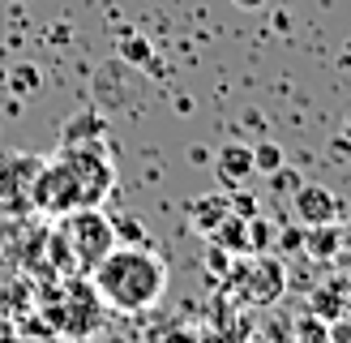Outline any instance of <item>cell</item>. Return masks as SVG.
<instances>
[{
	"label": "cell",
	"mask_w": 351,
	"mask_h": 343,
	"mask_svg": "<svg viewBox=\"0 0 351 343\" xmlns=\"http://www.w3.org/2000/svg\"><path fill=\"white\" fill-rule=\"evenodd\" d=\"M99 300L116 314H146L167 292V262L146 245H116L90 270Z\"/></svg>",
	"instance_id": "6da1fadb"
},
{
	"label": "cell",
	"mask_w": 351,
	"mask_h": 343,
	"mask_svg": "<svg viewBox=\"0 0 351 343\" xmlns=\"http://www.w3.org/2000/svg\"><path fill=\"white\" fill-rule=\"evenodd\" d=\"M60 236L69 253H73V266L77 274H90L103 257L116 249V232H112V219L99 211V206H77V211L60 215Z\"/></svg>",
	"instance_id": "7a4b0ae2"
},
{
	"label": "cell",
	"mask_w": 351,
	"mask_h": 343,
	"mask_svg": "<svg viewBox=\"0 0 351 343\" xmlns=\"http://www.w3.org/2000/svg\"><path fill=\"white\" fill-rule=\"evenodd\" d=\"M60 159L69 163V172H73V180L82 189V206H103V198L116 189V163L108 154V137L60 146Z\"/></svg>",
	"instance_id": "3957f363"
},
{
	"label": "cell",
	"mask_w": 351,
	"mask_h": 343,
	"mask_svg": "<svg viewBox=\"0 0 351 343\" xmlns=\"http://www.w3.org/2000/svg\"><path fill=\"white\" fill-rule=\"evenodd\" d=\"M47 322L51 331H60L69 339H90L99 335L103 326V300L90 279H69L64 287V300L60 305H47Z\"/></svg>",
	"instance_id": "277c9868"
},
{
	"label": "cell",
	"mask_w": 351,
	"mask_h": 343,
	"mask_svg": "<svg viewBox=\"0 0 351 343\" xmlns=\"http://www.w3.org/2000/svg\"><path fill=\"white\" fill-rule=\"evenodd\" d=\"M223 279H232V287L249 305H274L287 292V266L270 253H244V262L232 257V270Z\"/></svg>",
	"instance_id": "5b68a950"
},
{
	"label": "cell",
	"mask_w": 351,
	"mask_h": 343,
	"mask_svg": "<svg viewBox=\"0 0 351 343\" xmlns=\"http://www.w3.org/2000/svg\"><path fill=\"white\" fill-rule=\"evenodd\" d=\"M43 159L39 154H5L0 159V211L26 215L34 211V180H39Z\"/></svg>",
	"instance_id": "8992f818"
},
{
	"label": "cell",
	"mask_w": 351,
	"mask_h": 343,
	"mask_svg": "<svg viewBox=\"0 0 351 343\" xmlns=\"http://www.w3.org/2000/svg\"><path fill=\"white\" fill-rule=\"evenodd\" d=\"M82 206V189L73 180V172H69V163L60 159H43L39 167V180H34V211H43V215H69V211H77Z\"/></svg>",
	"instance_id": "52a82bcc"
},
{
	"label": "cell",
	"mask_w": 351,
	"mask_h": 343,
	"mask_svg": "<svg viewBox=\"0 0 351 343\" xmlns=\"http://www.w3.org/2000/svg\"><path fill=\"white\" fill-rule=\"evenodd\" d=\"M291 215L300 228H317V223H343V202L339 193H330L326 185L300 180V189L291 193Z\"/></svg>",
	"instance_id": "ba28073f"
},
{
	"label": "cell",
	"mask_w": 351,
	"mask_h": 343,
	"mask_svg": "<svg viewBox=\"0 0 351 343\" xmlns=\"http://www.w3.org/2000/svg\"><path fill=\"white\" fill-rule=\"evenodd\" d=\"M215 176L223 189H240L244 180L253 176V150L249 142H223L215 150Z\"/></svg>",
	"instance_id": "9c48e42d"
},
{
	"label": "cell",
	"mask_w": 351,
	"mask_h": 343,
	"mask_svg": "<svg viewBox=\"0 0 351 343\" xmlns=\"http://www.w3.org/2000/svg\"><path fill=\"white\" fill-rule=\"evenodd\" d=\"M347 309H351V300H347V279H326V283H317V287L308 292V314L322 318L326 326L330 322H343Z\"/></svg>",
	"instance_id": "30bf717a"
},
{
	"label": "cell",
	"mask_w": 351,
	"mask_h": 343,
	"mask_svg": "<svg viewBox=\"0 0 351 343\" xmlns=\"http://www.w3.org/2000/svg\"><path fill=\"white\" fill-rule=\"evenodd\" d=\"M343 245V223H317V228H304V249L313 262H335Z\"/></svg>",
	"instance_id": "8fae6325"
},
{
	"label": "cell",
	"mask_w": 351,
	"mask_h": 343,
	"mask_svg": "<svg viewBox=\"0 0 351 343\" xmlns=\"http://www.w3.org/2000/svg\"><path fill=\"white\" fill-rule=\"evenodd\" d=\"M227 215H232L227 211V193H206L197 202H189V223H193V232H202V236H210Z\"/></svg>",
	"instance_id": "7c38bea8"
},
{
	"label": "cell",
	"mask_w": 351,
	"mask_h": 343,
	"mask_svg": "<svg viewBox=\"0 0 351 343\" xmlns=\"http://www.w3.org/2000/svg\"><path fill=\"white\" fill-rule=\"evenodd\" d=\"M99 137H108V120H103L95 108L77 112L73 120H64V129H60V142L64 146H73V142H99Z\"/></svg>",
	"instance_id": "4fadbf2b"
},
{
	"label": "cell",
	"mask_w": 351,
	"mask_h": 343,
	"mask_svg": "<svg viewBox=\"0 0 351 343\" xmlns=\"http://www.w3.org/2000/svg\"><path fill=\"white\" fill-rule=\"evenodd\" d=\"M206 240H210V245H219L223 253H232V257H244V253H249V228H244V219H236V215H227Z\"/></svg>",
	"instance_id": "5bb4252c"
},
{
	"label": "cell",
	"mask_w": 351,
	"mask_h": 343,
	"mask_svg": "<svg viewBox=\"0 0 351 343\" xmlns=\"http://www.w3.org/2000/svg\"><path fill=\"white\" fill-rule=\"evenodd\" d=\"M116 51H120V60H125V64H137V69H146L154 60L150 39H146V34H137L133 26H125V30L116 34Z\"/></svg>",
	"instance_id": "9a60e30c"
},
{
	"label": "cell",
	"mask_w": 351,
	"mask_h": 343,
	"mask_svg": "<svg viewBox=\"0 0 351 343\" xmlns=\"http://www.w3.org/2000/svg\"><path fill=\"white\" fill-rule=\"evenodd\" d=\"M249 150H253V172H257V176H274V172L287 163L283 159V146H278L274 137H261V142H253Z\"/></svg>",
	"instance_id": "2e32d148"
},
{
	"label": "cell",
	"mask_w": 351,
	"mask_h": 343,
	"mask_svg": "<svg viewBox=\"0 0 351 343\" xmlns=\"http://www.w3.org/2000/svg\"><path fill=\"white\" fill-rule=\"evenodd\" d=\"M244 228H249V253H270V249H274V236H278V228H274L270 219L253 215L249 223H244Z\"/></svg>",
	"instance_id": "e0dca14e"
},
{
	"label": "cell",
	"mask_w": 351,
	"mask_h": 343,
	"mask_svg": "<svg viewBox=\"0 0 351 343\" xmlns=\"http://www.w3.org/2000/svg\"><path fill=\"white\" fill-rule=\"evenodd\" d=\"M39 86H43V73H39L34 64H17L13 73H9V91H13V95H22V99L34 95Z\"/></svg>",
	"instance_id": "ac0fdd59"
},
{
	"label": "cell",
	"mask_w": 351,
	"mask_h": 343,
	"mask_svg": "<svg viewBox=\"0 0 351 343\" xmlns=\"http://www.w3.org/2000/svg\"><path fill=\"white\" fill-rule=\"evenodd\" d=\"M295 343H330V326L308 314V318L295 322Z\"/></svg>",
	"instance_id": "d6986e66"
},
{
	"label": "cell",
	"mask_w": 351,
	"mask_h": 343,
	"mask_svg": "<svg viewBox=\"0 0 351 343\" xmlns=\"http://www.w3.org/2000/svg\"><path fill=\"white\" fill-rule=\"evenodd\" d=\"M227 211H232L236 219L249 223V219L257 215V198L249 193V189H227Z\"/></svg>",
	"instance_id": "ffe728a7"
},
{
	"label": "cell",
	"mask_w": 351,
	"mask_h": 343,
	"mask_svg": "<svg viewBox=\"0 0 351 343\" xmlns=\"http://www.w3.org/2000/svg\"><path fill=\"white\" fill-rule=\"evenodd\" d=\"M112 232H116V245H146V228L137 219H112Z\"/></svg>",
	"instance_id": "44dd1931"
},
{
	"label": "cell",
	"mask_w": 351,
	"mask_h": 343,
	"mask_svg": "<svg viewBox=\"0 0 351 343\" xmlns=\"http://www.w3.org/2000/svg\"><path fill=\"white\" fill-rule=\"evenodd\" d=\"M274 249H283V253H300L304 249V228H283L274 236Z\"/></svg>",
	"instance_id": "7402d4cb"
},
{
	"label": "cell",
	"mask_w": 351,
	"mask_h": 343,
	"mask_svg": "<svg viewBox=\"0 0 351 343\" xmlns=\"http://www.w3.org/2000/svg\"><path fill=\"white\" fill-rule=\"evenodd\" d=\"M206 266H210V274H219V279H223V274L232 270V253H223L219 245H210L206 249Z\"/></svg>",
	"instance_id": "603a6c76"
},
{
	"label": "cell",
	"mask_w": 351,
	"mask_h": 343,
	"mask_svg": "<svg viewBox=\"0 0 351 343\" xmlns=\"http://www.w3.org/2000/svg\"><path fill=\"white\" fill-rule=\"evenodd\" d=\"M270 185L278 189V193H287V198H291L295 189H300V176H291V172H287V163H283V167H278L274 176H270Z\"/></svg>",
	"instance_id": "cb8c5ba5"
},
{
	"label": "cell",
	"mask_w": 351,
	"mask_h": 343,
	"mask_svg": "<svg viewBox=\"0 0 351 343\" xmlns=\"http://www.w3.org/2000/svg\"><path fill=\"white\" fill-rule=\"evenodd\" d=\"M339 262L351 270V223H343V245H339Z\"/></svg>",
	"instance_id": "d4e9b609"
},
{
	"label": "cell",
	"mask_w": 351,
	"mask_h": 343,
	"mask_svg": "<svg viewBox=\"0 0 351 343\" xmlns=\"http://www.w3.org/2000/svg\"><path fill=\"white\" fill-rule=\"evenodd\" d=\"M232 5H236V9H261L266 0H232Z\"/></svg>",
	"instance_id": "484cf974"
},
{
	"label": "cell",
	"mask_w": 351,
	"mask_h": 343,
	"mask_svg": "<svg viewBox=\"0 0 351 343\" xmlns=\"http://www.w3.org/2000/svg\"><path fill=\"white\" fill-rule=\"evenodd\" d=\"M347 300H351V279H347Z\"/></svg>",
	"instance_id": "4316f807"
},
{
	"label": "cell",
	"mask_w": 351,
	"mask_h": 343,
	"mask_svg": "<svg viewBox=\"0 0 351 343\" xmlns=\"http://www.w3.org/2000/svg\"><path fill=\"white\" fill-rule=\"evenodd\" d=\"M0 274H5V257H0Z\"/></svg>",
	"instance_id": "83f0119b"
},
{
	"label": "cell",
	"mask_w": 351,
	"mask_h": 343,
	"mask_svg": "<svg viewBox=\"0 0 351 343\" xmlns=\"http://www.w3.org/2000/svg\"><path fill=\"white\" fill-rule=\"evenodd\" d=\"M347 137H351V120H347Z\"/></svg>",
	"instance_id": "f1b7e54d"
}]
</instances>
